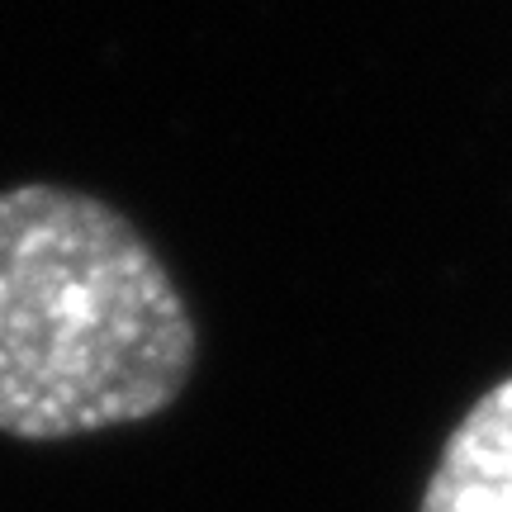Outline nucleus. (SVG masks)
I'll list each match as a JSON object with an SVG mask.
<instances>
[{
	"instance_id": "f257e3e1",
	"label": "nucleus",
	"mask_w": 512,
	"mask_h": 512,
	"mask_svg": "<svg viewBox=\"0 0 512 512\" xmlns=\"http://www.w3.org/2000/svg\"><path fill=\"white\" fill-rule=\"evenodd\" d=\"M200 337L152 242L86 190H0V437L72 441L166 413Z\"/></svg>"
},
{
	"instance_id": "f03ea898",
	"label": "nucleus",
	"mask_w": 512,
	"mask_h": 512,
	"mask_svg": "<svg viewBox=\"0 0 512 512\" xmlns=\"http://www.w3.org/2000/svg\"><path fill=\"white\" fill-rule=\"evenodd\" d=\"M418 512H512V375L456 422Z\"/></svg>"
}]
</instances>
